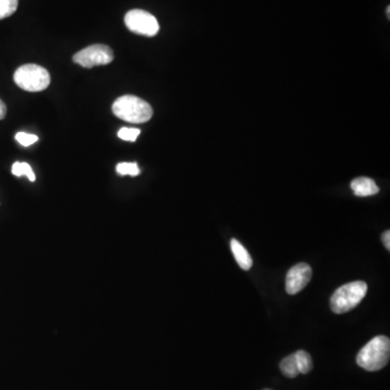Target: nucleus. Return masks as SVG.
<instances>
[{
  "label": "nucleus",
  "instance_id": "f257e3e1",
  "mask_svg": "<svg viewBox=\"0 0 390 390\" xmlns=\"http://www.w3.org/2000/svg\"><path fill=\"white\" fill-rule=\"evenodd\" d=\"M390 341L386 336H377L359 351L357 363L370 372L379 371L389 362Z\"/></svg>",
  "mask_w": 390,
  "mask_h": 390
},
{
  "label": "nucleus",
  "instance_id": "f03ea898",
  "mask_svg": "<svg viewBox=\"0 0 390 390\" xmlns=\"http://www.w3.org/2000/svg\"><path fill=\"white\" fill-rule=\"evenodd\" d=\"M112 110L115 117L128 123H146L153 117L151 105L136 95H126L119 98L113 103Z\"/></svg>",
  "mask_w": 390,
  "mask_h": 390
},
{
  "label": "nucleus",
  "instance_id": "7ed1b4c3",
  "mask_svg": "<svg viewBox=\"0 0 390 390\" xmlns=\"http://www.w3.org/2000/svg\"><path fill=\"white\" fill-rule=\"evenodd\" d=\"M367 285L365 282L355 281L345 284L335 290L331 297V308L335 314H346L360 304L367 295Z\"/></svg>",
  "mask_w": 390,
  "mask_h": 390
},
{
  "label": "nucleus",
  "instance_id": "20e7f679",
  "mask_svg": "<svg viewBox=\"0 0 390 390\" xmlns=\"http://www.w3.org/2000/svg\"><path fill=\"white\" fill-rule=\"evenodd\" d=\"M14 83L30 93H38L48 88L50 75L46 69L37 64H25L14 73Z\"/></svg>",
  "mask_w": 390,
  "mask_h": 390
},
{
  "label": "nucleus",
  "instance_id": "39448f33",
  "mask_svg": "<svg viewBox=\"0 0 390 390\" xmlns=\"http://www.w3.org/2000/svg\"><path fill=\"white\" fill-rule=\"evenodd\" d=\"M125 24L131 32L149 37L155 36L160 30V24L155 16L144 10H130L125 16Z\"/></svg>",
  "mask_w": 390,
  "mask_h": 390
},
{
  "label": "nucleus",
  "instance_id": "423d86ee",
  "mask_svg": "<svg viewBox=\"0 0 390 390\" xmlns=\"http://www.w3.org/2000/svg\"><path fill=\"white\" fill-rule=\"evenodd\" d=\"M113 50L105 45H93L73 57V61L83 68L91 69L98 65H107L113 61Z\"/></svg>",
  "mask_w": 390,
  "mask_h": 390
},
{
  "label": "nucleus",
  "instance_id": "0eeeda50",
  "mask_svg": "<svg viewBox=\"0 0 390 390\" xmlns=\"http://www.w3.org/2000/svg\"><path fill=\"white\" fill-rule=\"evenodd\" d=\"M312 270L308 264L300 263L290 268L286 274L285 288L290 295H295L310 282Z\"/></svg>",
  "mask_w": 390,
  "mask_h": 390
},
{
  "label": "nucleus",
  "instance_id": "6e6552de",
  "mask_svg": "<svg viewBox=\"0 0 390 390\" xmlns=\"http://www.w3.org/2000/svg\"><path fill=\"white\" fill-rule=\"evenodd\" d=\"M351 189H353V193L357 196H371V195L377 194L379 189L377 184H375L373 179L367 178V177H360L357 178L351 182Z\"/></svg>",
  "mask_w": 390,
  "mask_h": 390
},
{
  "label": "nucleus",
  "instance_id": "1a4fd4ad",
  "mask_svg": "<svg viewBox=\"0 0 390 390\" xmlns=\"http://www.w3.org/2000/svg\"><path fill=\"white\" fill-rule=\"evenodd\" d=\"M231 251L237 260V265L243 270H249L253 266V259L245 247L235 239L231 240Z\"/></svg>",
  "mask_w": 390,
  "mask_h": 390
},
{
  "label": "nucleus",
  "instance_id": "9d476101",
  "mask_svg": "<svg viewBox=\"0 0 390 390\" xmlns=\"http://www.w3.org/2000/svg\"><path fill=\"white\" fill-rule=\"evenodd\" d=\"M280 369H281L282 373H283L286 377H290V379H294V377L300 375V370H298L297 362H296L294 353L288 355V357L284 358L282 362L280 363Z\"/></svg>",
  "mask_w": 390,
  "mask_h": 390
},
{
  "label": "nucleus",
  "instance_id": "9b49d317",
  "mask_svg": "<svg viewBox=\"0 0 390 390\" xmlns=\"http://www.w3.org/2000/svg\"><path fill=\"white\" fill-rule=\"evenodd\" d=\"M294 355H295L300 374H307L312 371L314 367L312 355L305 350H298L297 353H294Z\"/></svg>",
  "mask_w": 390,
  "mask_h": 390
},
{
  "label": "nucleus",
  "instance_id": "f8f14e48",
  "mask_svg": "<svg viewBox=\"0 0 390 390\" xmlns=\"http://www.w3.org/2000/svg\"><path fill=\"white\" fill-rule=\"evenodd\" d=\"M12 174L16 177L25 176L30 182H35V174L28 162H16L12 166Z\"/></svg>",
  "mask_w": 390,
  "mask_h": 390
},
{
  "label": "nucleus",
  "instance_id": "ddd939ff",
  "mask_svg": "<svg viewBox=\"0 0 390 390\" xmlns=\"http://www.w3.org/2000/svg\"><path fill=\"white\" fill-rule=\"evenodd\" d=\"M19 0H0V20L12 16L18 9Z\"/></svg>",
  "mask_w": 390,
  "mask_h": 390
},
{
  "label": "nucleus",
  "instance_id": "4468645a",
  "mask_svg": "<svg viewBox=\"0 0 390 390\" xmlns=\"http://www.w3.org/2000/svg\"><path fill=\"white\" fill-rule=\"evenodd\" d=\"M117 174L121 176L136 177L140 174V168L136 162H119L117 167Z\"/></svg>",
  "mask_w": 390,
  "mask_h": 390
},
{
  "label": "nucleus",
  "instance_id": "2eb2a0df",
  "mask_svg": "<svg viewBox=\"0 0 390 390\" xmlns=\"http://www.w3.org/2000/svg\"><path fill=\"white\" fill-rule=\"evenodd\" d=\"M140 135V129L138 128H121L119 131V137L125 141L135 142Z\"/></svg>",
  "mask_w": 390,
  "mask_h": 390
},
{
  "label": "nucleus",
  "instance_id": "dca6fc26",
  "mask_svg": "<svg viewBox=\"0 0 390 390\" xmlns=\"http://www.w3.org/2000/svg\"><path fill=\"white\" fill-rule=\"evenodd\" d=\"M16 141L24 146H30L38 141V137L26 133H18L16 135Z\"/></svg>",
  "mask_w": 390,
  "mask_h": 390
},
{
  "label": "nucleus",
  "instance_id": "f3484780",
  "mask_svg": "<svg viewBox=\"0 0 390 390\" xmlns=\"http://www.w3.org/2000/svg\"><path fill=\"white\" fill-rule=\"evenodd\" d=\"M382 240H383L384 247H386V249L389 251L390 249V232L389 231H386V232L383 233V237H382Z\"/></svg>",
  "mask_w": 390,
  "mask_h": 390
},
{
  "label": "nucleus",
  "instance_id": "a211bd4d",
  "mask_svg": "<svg viewBox=\"0 0 390 390\" xmlns=\"http://www.w3.org/2000/svg\"><path fill=\"white\" fill-rule=\"evenodd\" d=\"M7 115V107H6L5 102L0 99V119H4Z\"/></svg>",
  "mask_w": 390,
  "mask_h": 390
},
{
  "label": "nucleus",
  "instance_id": "6ab92c4d",
  "mask_svg": "<svg viewBox=\"0 0 390 390\" xmlns=\"http://www.w3.org/2000/svg\"><path fill=\"white\" fill-rule=\"evenodd\" d=\"M387 16H388V19H389V18H390V7L387 8Z\"/></svg>",
  "mask_w": 390,
  "mask_h": 390
},
{
  "label": "nucleus",
  "instance_id": "aec40b11",
  "mask_svg": "<svg viewBox=\"0 0 390 390\" xmlns=\"http://www.w3.org/2000/svg\"><path fill=\"white\" fill-rule=\"evenodd\" d=\"M265 390H269V389H265Z\"/></svg>",
  "mask_w": 390,
  "mask_h": 390
}]
</instances>
